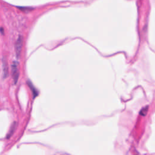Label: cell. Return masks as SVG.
Masks as SVG:
<instances>
[{
    "instance_id": "cell-1",
    "label": "cell",
    "mask_w": 155,
    "mask_h": 155,
    "mask_svg": "<svg viewBox=\"0 0 155 155\" xmlns=\"http://www.w3.org/2000/svg\"><path fill=\"white\" fill-rule=\"evenodd\" d=\"M21 38H19V39L18 40V42L16 44V51L18 54V53H20V50H21Z\"/></svg>"
},
{
    "instance_id": "cell-2",
    "label": "cell",
    "mask_w": 155,
    "mask_h": 155,
    "mask_svg": "<svg viewBox=\"0 0 155 155\" xmlns=\"http://www.w3.org/2000/svg\"><path fill=\"white\" fill-rule=\"evenodd\" d=\"M147 109L146 108H143L142 110V111H140V114H142V115H145L146 114V113H147Z\"/></svg>"
}]
</instances>
